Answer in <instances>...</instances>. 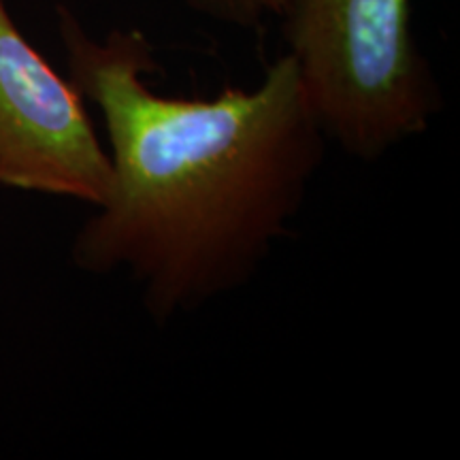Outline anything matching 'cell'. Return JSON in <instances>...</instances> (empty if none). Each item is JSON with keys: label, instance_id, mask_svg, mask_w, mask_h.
Returning a JSON list of instances; mask_svg holds the SVG:
<instances>
[{"label": "cell", "instance_id": "3", "mask_svg": "<svg viewBox=\"0 0 460 460\" xmlns=\"http://www.w3.org/2000/svg\"><path fill=\"white\" fill-rule=\"evenodd\" d=\"M0 186L101 207L111 160L84 96L22 34L0 0Z\"/></svg>", "mask_w": 460, "mask_h": 460}, {"label": "cell", "instance_id": "1", "mask_svg": "<svg viewBox=\"0 0 460 460\" xmlns=\"http://www.w3.org/2000/svg\"><path fill=\"white\" fill-rule=\"evenodd\" d=\"M68 79L99 109L111 190L79 228V271L128 275L166 326L250 284L301 216L326 143L298 71L281 54L254 88L160 94L139 28L102 39L60 4Z\"/></svg>", "mask_w": 460, "mask_h": 460}, {"label": "cell", "instance_id": "4", "mask_svg": "<svg viewBox=\"0 0 460 460\" xmlns=\"http://www.w3.org/2000/svg\"><path fill=\"white\" fill-rule=\"evenodd\" d=\"M177 3L207 20L243 28V31H256L267 22L279 20L286 7V0H177Z\"/></svg>", "mask_w": 460, "mask_h": 460}, {"label": "cell", "instance_id": "2", "mask_svg": "<svg viewBox=\"0 0 460 460\" xmlns=\"http://www.w3.org/2000/svg\"><path fill=\"white\" fill-rule=\"evenodd\" d=\"M278 22L322 132L348 156L377 163L444 109L411 0H286Z\"/></svg>", "mask_w": 460, "mask_h": 460}]
</instances>
